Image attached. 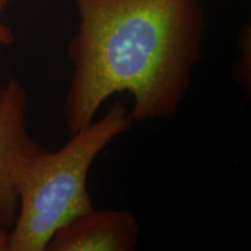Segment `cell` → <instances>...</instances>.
Returning a JSON list of instances; mask_svg holds the SVG:
<instances>
[{
    "label": "cell",
    "instance_id": "1",
    "mask_svg": "<svg viewBox=\"0 0 251 251\" xmlns=\"http://www.w3.org/2000/svg\"><path fill=\"white\" fill-rule=\"evenodd\" d=\"M78 29L63 115L70 134L94 120L113 94L133 99L134 122L174 117L202 57L200 0H72Z\"/></svg>",
    "mask_w": 251,
    "mask_h": 251
},
{
    "label": "cell",
    "instance_id": "2",
    "mask_svg": "<svg viewBox=\"0 0 251 251\" xmlns=\"http://www.w3.org/2000/svg\"><path fill=\"white\" fill-rule=\"evenodd\" d=\"M134 124L120 100L57 151L43 148L25 163L18 181L19 209L9 230V251H46L55 231L93 208L87 188L91 166Z\"/></svg>",
    "mask_w": 251,
    "mask_h": 251
},
{
    "label": "cell",
    "instance_id": "3",
    "mask_svg": "<svg viewBox=\"0 0 251 251\" xmlns=\"http://www.w3.org/2000/svg\"><path fill=\"white\" fill-rule=\"evenodd\" d=\"M28 96L17 78L0 86V226L12 229L19 209L18 181L25 163L43 147L27 127Z\"/></svg>",
    "mask_w": 251,
    "mask_h": 251
},
{
    "label": "cell",
    "instance_id": "4",
    "mask_svg": "<svg viewBox=\"0 0 251 251\" xmlns=\"http://www.w3.org/2000/svg\"><path fill=\"white\" fill-rule=\"evenodd\" d=\"M140 231L131 212L93 207L58 228L46 251H133Z\"/></svg>",
    "mask_w": 251,
    "mask_h": 251
},
{
    "label": "cell",
    "instance_id": "5",
    "mask_svg": "<svg viewBox=\"0 0 251 251\" xmlns=\"http://www.w3.org/2000/svg\"><path fill=\"white\" fill-rule=\"evenodd\" d=\"M237 56L234 62V79L243 90L246 99L251 92V29L246 25L240 31L237 39Z\"/></svg>",
    "mask_w": 251,
    "mask_h": 251
},
{
    "label": "cell",
    "instance_id": "6",
    "mask_svg": "<svg viewBox=\"0 0 251 251\" xmlns=\"http://www.w3.org/2000/svg\"><path fill=\"white\" fill-rule=\"evenodd\" d=\"M15 41V34L13 29L7 25L0 23V45L11 46Z\"/></svg>",
    "mask_w": 251,
    "mask_h": 251
},
{
    "label": "cell",
    "instance_id": "7",
    "mask_svg": "<svg viewBox=\"0 0 251 251\" xmlns=\"http://www.w3.org/2000/svg\"><path fill=\"white\" fill-rule=\"evenodd\" d=\"M9 230L0 226V251H9Z\"/></svg>",
    "mask_w": 251,
    "mask_h": 251
},
{
    "label": "cell",
    "instance_id": "8",
    "mask_svg": "<svg viewBox=\"0 0 251 251\" xmlns=\"http://www.w3.org/2000/svg\"><path fill=\"white\" fill-rule=\"evenodd\" d=\"M14 0H0V12H4Z\"/></svg>",
    "mask_w": 251,
    "mask_h": 251
}]
</instances>
